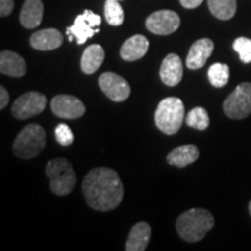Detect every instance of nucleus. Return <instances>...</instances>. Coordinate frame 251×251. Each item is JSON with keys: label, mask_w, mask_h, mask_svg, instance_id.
Returning a JSON list of instances; mask_svg holds the SVG:
<instances>
[{"label": "nucleus", "mask_w": 251, "mask_h": 251, "mask_svg": "<svg viewBox=\"0 0 251 251\" xmlns=\"http://www.w3.org/2000/svg\"><path fill=\"white\" fill-rule=\"evenodd\" d=\"M83 193L86 203L99 212L117 208L124 199V185L113 169L96 168L83 180Z\"/></svg>", "instance_id": "obj_1"}, {"label": "nucleus", "mask_w": 251, "mask_h": 251, "mask_svg": "<svg viewBox=\"0 0 251 251\" xmlns=\"http://www.w3.org/2000/svg\"><path fill=\"white\" fill-rule=\"evenodd\" d=\"M214 227V218L207 209H188L177 219V233L181 240L190 243L201 241L205 235Z\"/></svg>", "instance_id": "obj_2"}, {"label": "nucleus", "mask_w": 251, "mask_h": 251, "mask_svg": "<svg viewBox=\"0 0 251 251\" xmlns=\"http://www.w3.org/2000/svg\"><path fill=\"white\" fill-rule=\"evenodd\" d=\"M46 175L49 186L56 196L64 197L72 192L77 184V176L71 163L65 158H54L47 163Z\"/></svg>", "instance_id": "obj_3"}, {"label": "nucleus", "mask_w": 251, "mask_h": 251, "mask_svg": "<svg viewBox=\"0 0 251 251\" xmlns=\"http://www.w3.org/2000/svg\"><path fill=\"white\" fill-rule=\"evenodd\" d=\"M185 117L184 103L179 98L169 97L163 99L155 112V124L166 135L178 133Z\"/></svg>", "instance_id": "obj_4"}, {"label": "nucleus", "mask_w": 251, "mask_h": 251, "mask_svg": "<svg viewBox=\"0 0 251 251\" xmlns=\"http://www.w3.org/2000/svg\"><path fill=\"white\" fill-rule=\"evenodd\" d=\"M46 131L37 124L26 126L13 143L15 156L23 159L35 158L46 147Z\"/></svg>", "instance_id": "obj_5"}, {"label": "nucleus", "mask_w": 251, "mask_h": 251, "mask_svg": "<svg viewBox=\"0 0 251 251\" xmlns=\"http://www.w3.org/2000/svg\"><path fill=\"white\" fill-rule=\"evenodd\" d=\"M224 112L230 119H244L251 114V83H242L224 101Z\"/></svg>", "instance_id": "obj_6"}, {"label": "nucleus", "mask_w": 251, "mask_h": 251, "mask_svg": "<svg viewBox=\"0 0 251 251\" xmlns=\"http://www.w3.org/2000/svg\"><path fill=\"white\" fill-rule=\"evenodd\" d=\"M47 98L45 94L31 91L20 96L12 105V114L19 120H26L45 111Z\"/></svg>", "instance_id": "obj_7"}, {"label": "nucleus", "mask_w": 251, "mask_h": 251, "mask_svg": "<svg viewBox=\"0 0 251 251\" xmlns=\"http://www.w3.org/2000/svg\"><path fill=\"white\" fill-rule=\"evenodd\" d=\"M101 25V18L98 14H94L92 11H84L83 14H79L75 20L74 25L67 29L69 40L72 41V37H76L78 45H84L86 40L92 37L94 34L99 33V26Z\"/></svg>", "instance_id": "obj_8"}, {"label": "nucleus", "mask_w": 251, "mask_h": 251, "mask_svg": "<svg viewBox=\"0 0 251 251\" xmlns=\"http://www.w3.org/2000/svg\"><path fill=\"white\" fill-rule=\"evenodd\" d=\"M180 26V18L176 12L162 9L150 14L146 20L147 29L156 35H169Z\"/></svg>", "instance_id": "obj_9"}, {"label": "nucleus", "mask_w": 251, "mask_h": 251, "mask_svg": "<svg viewBox=\"0 0 251 251\" xmlns=\"http://www.w3.org/2000/svg\"><path fill=\"white\" fill-rule=\"evenodd\" d=\"M99 86L107 98L113 101H125L130 96V86L128 81L115 72H103L99 77Z\"/></svg>", "instance_id": "obj_10"}, {"label": "nucleus", "mask_w": 251, "mask_h": 251, "mask_svg": "<svg viewBox=\"0 0 251 251\" xmlns=\"http://www.w3.org/2000/svg\"><path fill=\"white\" fill-rule=\"evenodd\" d=\"M51 111L56 117L64 119H78L83 117L86 108L83 101L74 96L59 94L55 96L50 102Z\"/></svg>", "instance_id": "obj_11"}, {"label": "nucleus", "mask_w": 251, "mask_h": 251, "mask_svg": "<svg viewBox=\"0 0 251 251\" xmlns=\"http://www.w3.org/2000/svg\"><path fill=\"white\" fill-rule=\"evenodd\" d=\"M214 50V43L209 39H200L191 46L186 57V67L191 70L202 68Z\"/></svg>", "instance_id": "obj_12"}, {"label": "nucleus", "mask_w": 251, "mask_h": 251, "mask_svg": "<svg viewBox=\"0 0 251 251\" xmlns=\"http://www.w3.org/2000/svg\"><path fill=\"white\" fill-rule=\"evenodd\" d=\"M159 76L166 86H177L183 78V63L178 55L169 54L163 59Z\"/></svg>", "instance_id": "obj_13"}, {"label": "nucleus", "mask_w": 251, "mask_h": 251, "mask_svg": "<svg viewBox=\"0 0 251 251\" xmlns=\"http://www.w3.org/2000/svg\"><path fill=\"white\" fill-rule=\"evenodd\" d=\"M63 45V35L55 28H47L35 31L30 36V46L41 51H48L59 48Z\"/></svg>", "instance_id": "obj_14"}, {"label": "nucleus", "mask_w": 251, "mask_h": 251, "mask_svg": "<svg viewBox=\"0 0 251 251\" xmlns=\"http://www.w3.org/2000/svg\"><path fill=\"white\" fill-rule=\"evenodd\" d=\"M0 72L13 78L24 77L27 72L26 61L17 52L4 50L0 52Z\"/></svg>", "instance_id": "obj_15"}, {"label": "nucleus", "mask_w": 251, "mask_h": 251, "mask_svg": "<svg viewBox=\"0 0 251 251\" xmlns=\"http://www.w3.org/2000/svg\"><path fill=\"white\" fill-rule=\"evenodd\" d=\"M151 237V227L147 222H137L131 228L128 235L126 250L127 251H144L148 247V243Z\"/></svg>", "instance_id": "obj_16"}, {"label": "nucleus", "mask_w": 251, "mask_h": 251, "mask_svg": "<svg viewBox=\"0 0 251 251\" xmlns=\"http://www.w3.org/2000/svg\"><path fill=\"white\" fill-rule=\"evenodd\" d=\"M149 49L148 39L143 35H134L122 45L120 56L122 59L128 62L137 61L147 54Z\"/></svg>", "instance_id": "obj_17"}, {"label": "nucleus", "mask_w": 251, "mask_h": 251, "mask_svg": "<svg viewBox=\"0 0 251 251\" xmlns=\"http://www.w3.org/2000/svg\"><path fill=\"white\" fill-rule=\"evenodd\" d=\"M43 19V4L41 0H26L20 12V23L27 29L39 27Z\"/></svg>", "instance_id": "obj_18"}, {"label": "nucleus", "mask_w": 251, "mask_h": 251, "mask_svg": "<svg viewBox=\"0 0 251 251\" xmlns=\"http://www.w3.org/2000/svg\"><path fill=\"white\" fill-rule=\"evenodd\" d=\"M198 157H199V149L194 144H185L172 150L166 157V161L170 165L185 168L196 162Z\"/></svg>", "instance_id": "obj_19"}, {"label": "nucleus", "mask_w": 251, "mask_h": 251, "mask_svg": "<svg viewBox=\"0 0 251 251\" xmlns=\"http://www.w3.org/2000/svg\"><path fill=\"white\" fill-rule=\"evenodd\" d=\"M103 59H105V51L101 46L92 45L87 47L81 56V70L86 75L94 74L102 64Z\"/></svg>", "instance_id": "obj_20"}, {"label": "nucleus", "mask_w": 251, "mask_h": 251, "mask_svg": "<svg viewBox=\"0 0 251 251\" xmlns=\"http://www.w3.org/2000/svg\"><path fill=\"white\" fill-rule=\"evenodd\" d=\"M211 13L219 20H230L236 13V0H207Z\"/></svg>", "instance_id": "obj_21"}, {"label": "nucleus", "mask_w": 251, "mask_h": 251, "mask_svg": "<svg viewBox=\"0 0 251 251\" xmlns=\"http://www.w3.org/2000/svg\"><path fill=\"white\" fill-rule=\"evenodd\" d=\"M230 71L229 67L224 63H214L208 69V79L212 86L224 87L228 84Z\"/></svg>", "instance_id": "obj_22"}, {"label": "nucleus", "mask_w": 251, "mask_h": 251, "mask_svg": "<svg viewBox=\"0 0 251 251\" xmlns=\"http://www.w3.org/2000/svg\"><path fill=\"white\" fill-rule=\"evenodd\" d=\"M186 125L197 130H206L209 126L208 112L203 107L191 109L186 117Z\"/></svg>", "instance_id": "obj_23"}, {"label": "nucleus", "mask_w": 251, "mask_h": 251, "mask_svg": "<svg viewBox=\"0 0 251 251\" xmlns=\"http://www.w3.org/2000/svg\"><path fill=\"white\" fill-rule=\"evenodd\" d=\"M105 18L111 26H120L124 23L125 14L119 0H106Z\"/></svg>", "instance_id": "obj_24"}, {"label": "nucleus", "mask_w": 251, "mask_h": 251, "mask_svg": "<svg viewBox=\"0 0 251 251\" xmlns=\"http://www.w3.org/2000/svg\"><path fill=\"white\" fill-rule=\"evenodd\" d=\"M233 48L240 55L241 61L243 63L251 62V40L248 37H237L234 41Z\"/></svg>", "instance_id": "obj_25"}, {"label": "nucleus", "mask_w": 251, "mask_h": 251, "mask_svg": "<svg viewBox=\"0 0 251 251\" xmlns=\"http://www.w3.org/2000/svg\"><path fill=\"white\" fill-rule=\"evenodd\" d=\"M55 137L56 141L61 146H70L74 142V134L68 125L59 124L55 129Z\"/></svg>", "instance_id": "obj_26"}, {"label": "nucleus", "mask_w": 251, "mask_h": 251, "mask_svg": "<svg viewBox=\"0 0 251 251\" xmlns=\"http://www.w3.org/2000/svg\"><path fill=\"white\" fill-rule=\"evenodd\" d=\"M14 0H0V17H8L13 12Z\"/></svg>", "instance_id": "obj_27"}, {"label": "nucleus", "mask_w": 251, "mask_h": 251, "mask_svg": "<svg viewBox=\"0 0 251 251\" xmlns=\"http://www.w3.org/2000/svg\"><path fill=\"white\" fill-rule=\"evenodd\" d=\"M9 94L4 86H0V109H4L8 105Z\"/></svg>", "instance_id": "obj_28"}, {"label": "nucleus", "mask_w": 251, "mask_h": 251, "mask_svg": "<svg viewBox=\"0 0 251 251\" xmlns=\"http://www.w3.org/2000/svg\"><path fill=\"white\" fill-rule=\"evenodd\" d=\"M179 1L183 7L192 9V8H197L198 6L201 5L203 0H179Z\"/></svg>", "instance_id": "obj_29"}, {"label": "nucleus", "mask_w": 251, "mask_h": 251, "mask_svg": "<svg viewBox=\"0 0 251 251\" xmlns=\"http://www.w3.org/2000/svg\"><path fill=\"white\" fill-rule=\"evenodd\" d=\"M249 213H250V215H251V201L249 203Z\"/></svg>", "instance_id": "obj_30"}, {"label": "nucleus", "mask_w": 251, "mask_h": 251, "mask_svg": "<svg viewBox=\"0 0 251 251\" xmlns=\"http://www.w3.org/2000/svg\"><path fill=\"white\" fill-rule=\"evenodd\" d=\"M119 1H120V0H119Z\"/></svg>", "instance_id": "obj_31"}]
</instances>
